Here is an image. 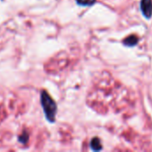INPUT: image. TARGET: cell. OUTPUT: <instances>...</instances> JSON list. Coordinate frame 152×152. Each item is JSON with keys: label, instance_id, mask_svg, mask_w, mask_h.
Masks as SVG:
<instances>
[{"label": "cell", "instance_id": "cell-1", "mask_svg": "<svg viewBox=\"0 0 152 152\" xmlns=\"http://www.w3.org/2000/svg\"><path fill=\"white\" fill-rule=\"evenodd\" d=\"M40 100H41V104L44 110V113L47 120L50 122H54L56 118V105L54 100L49 96V94L46 91L41 92Z\"/></svg>", "mask_w": 152, "mask_h": 152}, {"label": "cell", "instance_id": "cell-2", "mask_svg": "<svg viewBox=\"0 0 152 152\" xmlns=\"http://www.w3.org/2000/svg\"><path fill=\"white\" fill-rule=\"evenodd\" d=\"M141 9L143 15L147 19H150L152 16V0H142Z\"/></svg>", "mask_w": 152, "mask_h": 152}, {"label": "cell", "instance_id": "cell-3", "mask_svg": "<svg viewBox=\"0 0 152 152\" xmlns=\"http://www.w3.org/2000/svg\"><path fill=\"white\" fill-rule=\"evenodd\" d=\"M138 42H139V37H138L136 35H131V36L127 37L123 41V43H124L125 45L130 46V47L136 45L138 44Z\"/></svg>", "mask_w": 152, "mask_h": 152}, {"label": "cell", "instance_id": "cell-4", "mask_svg": "<svg viewBox=\"0 0 152 152\" xmlns=\"http://www.w3.org/2000/svg\"><path fill=\"white\" fill-rule=\"evenodd\" d=\"M90 147L95 151H99L102 150V145H101L100 140L97 137L93 138L90 142Z\"/></svg>", "mask_w": 152, "mask_h": 152}, {"label": "cell", "instance_id": "cell-5", "mask_svg": "<svg viewBox=\"0 0 152 152\" xmlns=\"http://www.w3.org/2000/svg\"><path fill=\"white\" fill-rule=\"evenodd\" d=\"M95 2H96V0H77V3L83 6L92 5V4H94Z\"/></svg>", "mask_w": 152, "mask_h": 152}]
</instances>
